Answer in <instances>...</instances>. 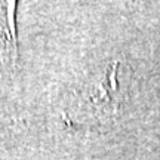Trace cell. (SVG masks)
Returning <instances> with one entry per match:
<instances>
[{"label": "cell", "instance_id": "6da1fadb", "mask_svg": "<svg viewBox=\"0 0 160 160\" xmlns=\"http://www.w3.org/2000/svg\"><path fill=\"white\" fill-rule=\"evenodd\" d=\"M122 64L111 61L97 76L88 79L76 92L68 108V119L79 125H102L113 122L126 99V79Z\"/></svg>", "mask_w": 160, "mask_h": 160}, {"label": "cell", "instance_id": "7a4b0ae2", "mask_svg": "<svg viewBox=\"0 0 160 160\" xmlns=\"http://www.w3.org/2000/svg\"><path fill=\"white\" fill-rule=\"evenodd\" d=\"M13 2H0V59L15 65L18 57Z\"/></svg>", "mask_w": 160, "mask_h": 160}]
</instances>
